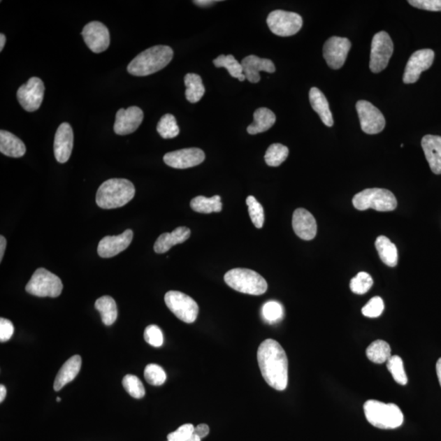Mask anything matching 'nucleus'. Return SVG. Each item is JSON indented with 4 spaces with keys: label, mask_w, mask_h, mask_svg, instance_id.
<instances>
[{
    "label": "nucleus",
    "mask_w": 441,
    "mask_h": 441,
    "mask_svg": "<svg viewBox=\"0 0 441 441\" xmlns=\"http://www.w3.org/2000/svg\"><path fill=\"white\" fill-rule=\"evenodd\" d=\"M258 362L264 380L273 389L284 391L288 386V358L274 339H266L258 350Z\"/></svg>",
    "instance_id": "f257e3e1"
},
{
    "label": "nucleus",
    "mask_w": 441,
    "mask_h": 441,
    "mask_svg": "<svg viewBox=\"0 0 441 441\" xmlns=\"http://www.w3.org/2000/svg\"><path fill=\"white\" fill-rule=\"evenodd\" d=\"M135 192L133 184L127 179H109L101 184L96 192V205L104 210L123 207L133 200Z\"/></svg>",
    "instance_id": "f03ea898"
},
{
    "label": "nucleus",
    "mask_w": 441,
    "mask_h": 441,
    "mask_svg": "<svg viewBox=\"0 0 441 441\" xmlns=\"http://www.w3.org/2000/svg\"><path fill=\"white\" fill-rule=\"evenodd\" d=\"M173 57L171 47L157 45L140 52L129 63L127 70L135 76H147L164 69Z\"/></svg>",
    "instance_id": "7ed1b4c3"
},
{
    "label": "nucleus",
    "mask_w": 441,
    "mask_h": 441,
    "mask_svg": "<svg viewBox=\"0 0 441 441\" xmlns=\"http://www.w3.org/2000/svg\"><path fill=\"white\" fill-rule=\"evenodd\" d=\"M363 411L368 421L375 428L395 429L403 424V413L395 404L370 400L363 405Z\"/></svg>",
    "instance_id": "20e7f679"
},
{
    "label": "nucleus",
    "mask_w": 441,
    "mask_h": 441,
    "mask_svg": "<svg viewBox=\"0 0 441 441\" xmlns=\"http://www.w3.org/2000/svg\"><path fill=\"white\" fill-rule=\"evenodd\" d=\"M224 280L231 289L242 294L259 296L268 290V283L263 276L250 269L235 268L227 271Z\"/></svg>",
    "instance_id": "39448f33"
},
{
    "label": "nucleus",
    "mask_w": 441,
    "mask_h": 441,
    "mask_svg": "<svg viewBox=\"0 0 441 441\" xmlns=\"http://www.w3.org/2000/svg\"><path fill=\"white\" fill-rule=\"evenodd\" d=\"M352 203L356 210L361 211L373 208L377 211L389 212L397 207L394 194L382 188L366 189L354 196Z\"/></svg>",
    "instance_id": "423d86ee"
},
{
    "label": "nucleus",
    "mask_w": 441,
    "mask_h": 441,
    "mask_svg": "<svg viewBox=\"0 0 441 441\" xmlns=\"http://www.w3.org/2000/svg\"><path fill=\"white\" fill-rule=\"evenodd\" d=\"M62 289L61 279L45 268L37 269L26 286L28 294L41 298H57L60 296Z\"/></svg>",
    "instance_id": "0eeeda50"
},
{
    "label": "nucleus",
    "mask_w": 441,
    "mask_h": 441,
    "mask_svg": "<svg viewBox=\"0 0 441 441\" xmlns=\"http://www.w3.org/2000/svg\"><path fill=\"white\" fill-rule=\"evenodd\" d=\"M166 306L182 321L191 324L196 321L198 306L195 300L178 291H169L164 296Z\"/></svg>",
    "instance_id": "6e6552de"
},
{
    "label": "nucleus",
    "mask_w": 441,
    "mask_h": 441,
    "mask_svg": "<svg viewBox=\"0 0 441 441\" xmlns=\"http://www.w3.org/2000/svg\"><path fill=\"white\" fill-rule=\"evenodd\" d=\"M266 22L275 35L288 37L296 35L301 30L303 21L296 13L275 10L269 14Z\"/></svg>",
    "instance_id": "1a4fd4ad"
},
{
    "label": "nucleus",
    "mask_w": 441,
    "mask_h": 441,
    "mask_svg": "<svg viewBox=\"0 0 441 441\" xmlns=\"http://www.w3.org/2000/svg\"><path fill=\"white\" fill-rule=\"evenodd\" d=\"M393 42L385 31L377 33L371 45L370 68L372 72L379 73L386 69L393 53Z\"/></svg>",
    "instance_id": "9d476101"
},
{
    "label": "nucleus",
    "mask_w": 441,
    "mask_h": 441,
    "mask_svg": "<svg viewBox=\"0 0 441 441\" xmlns=\"http://www.w3.org/2000/svg\"><path fill=\"white\" fill-rule=\"evenodd\" d=\"M356 110L363 132L367 134H377L384 129L386 120L384 115L370 101H359L356 103Z\"/></svg>",
    "instance_id": "9b49d317"
},
{
    "label": "nucleus",
    "mask_w": 441,
    "mask_h": 441,
    "mask_svg": "<svg viewBox=\"0 0 441 441\" xmlns=\"http://www.w3.org/2000/svg\"><path fill=\"white\" fill-rule=\"evenodd\" d=\"M45 85L38 77H32L18 89L17 98L22 108L29 113L41 108L45 94Z\"/></svg>",
    "instance_id": "f8f14e48"
},
{
    "label": "nucleus",
    "mask_w": 441,
    "mask_h": 441,
    "mask_svg": "<svg viewBox=\"0 0 441 441\" xmlns=\"http://www.w3.org/2000/svg\"><path fill=\"white\" fill-rule=\"evenodd\" d=\"M352 43L347 38L333 36L324 43V58L333 70L340 69L345 63Z\"/></svg>",
    "instance_id": "ddd939ff"
},
{
    "label": "nucleus",
    "mask_w": 441,
    "mask_h": 441,
    "mask_svg": "<svg viewBox=\"0 0 441 441\" xmlns=\"http://www.w3.org/2000/svg\"><path fill=\"white\" fill-rule=\"evenodd\" d=\"M435 52L431 50H421L411 55L405 67L403 80L405 84H414L418 81L424 71L433 66Z\"/></svg>",
    "instance_id": "4468645a"
},
{
    "label": "nucleus",
    "mask_w": 441,
    "mask_h": 441,
    "mask_svg": "<svg viewBox=\"0 0 441 441\" xmlns=\"http://www.w3.org/2000/svg\"><path fill=\"white\" fill-rule=\"evenodd\" d=\"M81 35L87 46L95 53L103 52L110 46V32L103 23L92 22L87 24Z\"/></svg>",
    "instance_id": "2eb2a0df"
},
{
    "label": "nucleus",
    "mask_w": 441,
    "mask_h": 441,
    "mask_svg": "<svg viewBox=\"0 0 441 441\" xmlns=\"http://www.w3.org/2000/svg\"><path fill=\"white\" fill-rule=\"evenodd\" d=\"M205 154L201 149L185 148L164 154V161L169 167L185 169L198 166L205 161Z\"/></svg>",
    "instance_id": "dca6fc26"
},
{
    "label": "nucleus",
    "mask_w": 441,
    "mask_h": 441,
    "mask_svg": "<svg viewBox=\"0 0 441 441\" xmlns=\"http://www.w3.org/2000/svg\"><path fill=\"white\" fill-rule=\"evenodd\" d=\"M143 111L138 106H130L127 110L121 108L116 113L114 131L118 135L133 133L142 124Z\"/></svg>",
    "instance_id": "f3484780"
},
{
    "label": "nucleus",
    "mask_w": 441,
    "mask_h": 441,
    "mask_svg": "<svg viewBox=\"0 0 441 441\" xmlns=\"http://www.w3.org/2000/svg\"><path fill=\"white\" fill-rule=\"evenodd\" d=\"M133 238V232L130 229L126 230L119 236H106L99 242L98 254L103 259L113 258L128 249Z\"/></svg>",
    "instance_id": "a211bd4d"
},
{
    "label": "nucleus",
    "mask_w": 441,
    "mask_h": 441,
    "mask_svg": "<svg viewBox=\"0 0 441 441\" xmlns=\"http://www.w3.org/2000/svg\"><path fill=\"white\" fill-rule=\"evenodd\" d=\"M74 144V133L71 126L62 123L58 127L55 138V156L57 161L64 164L69 161Z\"/></svg>",
    "instance_id": "6ab92c4d"
},
{
    "label": "nucleus",
    "mask_w": 441,
    "mask_h": 441,
    "mask_svg": "<svg viewBox=\"0 0 441 441\" xmlns=\"http://www.w3.org/2000/svg\"><path fill=\"white\" fill-rule=\"evenodd\" d=\"M293 229L299 238L312 240L317 233V221L311 212L305 208H298L293 215Z\"/></svg>",
    "instance_id": "aec40b11"
},
{
    "label": "nucleus",
    "mask_w": 441,
    "mask_h": 441,
    "mask_svg": "<svg viewBox=\"0 0 441 441\" xmlns=\"http://www.w3.org/2000/svg\"><path fill=\"white\" fill-rule=\"evenodd\" d=\"M242 67H243L244 74L246 79L250 83H259L261 80L259 73L265 71L268 73H274L275 66L273 61L266 59V58H260L255 55H250L244 58L241 62Z\"/></svg>",
    "instance_id": "412c9836"
},
{
    "label": "nucleus",
    "mask_w": 441,
    "mask_h": 441,
    "mask_svg": "<svg viewBox=\"0 0 441 441\" xmlns=\"http://www.w3.org/2000/svg\"><path fill=\"white\" fill-rule=\"evenodd\" d=\"M426 161L431 171L435 174H441V137L435 135H426L421 139Z\"/></svg>",
    "instance_id": "4be33fe9"
},
{
    "label": "nucleus",
    "mask_w": 441,
    "mask_h": 441,
    "mask_svg": "<svg viewBox=\"0 0 441 441\" xmlns=\"http://www.w3.org/2000/svg\"><path fill=\"white\" fill-rule=\"evenodd\" d=\"M191 236V230L186 226H179L171 233H164L159 236L154 245L157 254L166 253L173 246L184 243Z\"/></svg>",
    "instance_id": "5701e85b"
},
{
    "label": "nucleus",
    "mask_w": 441,
    "mask_h": 441,
    "mask_svg": "<svg viewBox=\"0 0 441 441\" xmlns=\"http://www.w3.org/2000/svg\"><path fill=\"white\" fill-rule=\"evenodd\" d=\"M82 365V359L80 356H72L62 366L53 384V389L56 391H60L67 384L74 380L78 375Z\"/></svg>",
    "instance_id": "b1692460"
},
{
    "label": "nucleus",
    "mask_w": 441,
    "mask_h": 441,
    "mask_svg": "<svg viewBox=\"0 0 441 441\" xmlns=\"http://www.w3.org/2000/svg\"><path fill=\"white\" fill-rule=\"evenodd\" d=\"M26 145L20 138L6 130L0 131V152L13 158H20L25 154Z\"/></svg>",
    "instance_id": "393cba45"
},
{
    "label": "nucleus",
    "mask_w": 441,
    "mask_h": 441,
    "mask_svg": "<svg viewBox=\"0 0 441 441\" xmlns=\"http://www.w3.org/2000/svg\"><path fill=\"white\" fill-rule=\"evenodd\" d=\"M310 103L312 108L321 117L322 122L332 127L333 125V115L329 109L328 101L322 92L317 88H312L309 93Z\"/></svg>",
    "instance_id": "a878e982"
},
{
    "label": "nucleus",
    "mask_w": 441,
    "mask_h": 441,
    "mask_svg": "<svg viewBox=\"0 0 441 441\" xmlns=\"http://www.w3.org/2000/svg\"><path fill=\"white\" fill-rule=\"evenodd\" d=\"M254 123L247 129L251 135L266 132L275 123V115L268 108H261L256 110L254 115Z\"/></svg>",
    "instance_id": "bb28decb"
},
{
    "label": "nucleus",
    "mask_w": 441,
    "mask_h": 441,
    "mask_svg": "<svg viewBox=\"0 0 441 441\" xmlns=\"http://www.w3.org/2000/svg\"><path fill=\"white\" fill-rule=\"evenodd\" d=\"M375 247L382 263L394 268L398 263V251L394 243L384 236L377 237Z\"/></svg>",
    "instance_id": "cd10ccee"
},
{
    "label": "nucleus",
    "mask_w": 441,
    "mask_h": 441,
    "mask_svg": "<svg viewBox=\"0 0 441 441\" xmlns=\"http://www.w3.org/2000/svg\"><path fill=\"white\" fill-rule=\"evenodd\" d=\"M95 308L100 312L101 321L105 326H111L117 319V306L115 300L110 296H103L96 300Z\"/></svg>",
    "instance_id": "c85d7f7f"
},
{
    "label": "nucleus",
    "mask_w": 441,
    "mask_h": 441,
    "mask_svg": "<svg viewBox=\"0 0 441 441\" xmlns=\"http://www.w3.org/2000/svg\"><path fill=\"white\" fill-rule=\"evenodd\" d=\"M186 99L191 103H196L203 98L205 93V86L203 85L200 75L196 74H187L185 76Z\"/></svg>",
    "instance_id": "c756f323"
},
{
    "label": "nucleus",
    "mask_w": 441,
    "mask_h": 441,
    "mask_svg": "<svg viewBox=\"0 0 441 441\" xmlns=\"http://www.w3.org/2000/svg\"><path fill=\"white\" fill-rule=\"evenodd\" d=\"M191 207L195 212L207 213V215L212 212H219L222 208L221 197L219 196H215L211 198L197 196L191 201Z\"/></svg>",
    "instance_id": "7c9ffc66"
},
{
    "label": "nucleus",
    "mask_w": 441,
    "mask_h": 441,
    "mask_svg": "<svg viewBox=\"0 0 441 441\" xmlns=\"http://www.w3.org/2000/svg\"><path fill=\"white\" fill-rule=\"evenodd\" d=\"M368 359L375 363L387 362L391 356V350L389 343L384 340L372 342L366 350Z\"/></svg>",
    "instance_id": "2f4dec72"
},
{
    "label": "nucleus",
    "mask_w": 441,
    "mask_h": 441,
    "mask_svg": "<svg viewBox=\"0 0 441 441\" xmlns=\"http://www.w3.org/2000/svg\"><path fill=\"white\" fill-rule=\"evenodd\" d=\"M289 157V149L280 143L270 145L265 154L266 164L270 167H278Z\"/></svg>",
    "instance_id": "473e14b6"
},
{
    "label": "nucleus",
    "mask_w": 441,
    "mask_h": 441,
    "mask_svg": "<svg viewBox=\"0 0 441 441\" xmlns=\"http://www.w3.org/2000/svg\"><path fill=\"white\" fill-rule=\"evenodd\" d=\"M157 132L164 139L176 138L180 132L176 118L171 114L163 116L157 124Z\"/></svg>",
    "instance_id": "72a5a7b5"
},
{
    "label": "nucleus",
    "mask_w": 441,
    "mask_h": 441,
    "mask_svg": "<svg viewBox=\"0 0 441 441\" xmlns=\"http://www.w3.org/2000/svg\"><path fill=\"white\" fill-rule=\"evenodd\" d=\"M213 64L217 68L224 67L233 78L239 79L244 74L241 62L237 61L233 55H220L213 60Z\"/></svg>",
    "instance_id": "f704fd0d"
},
{
    "label": "nucleus",
    "mask_w": 441,
    "mask_h": 441,
    "mask_svg": "<svg viewBox=\"0 0 441 441\" xmlns=\"http://www.w3.org/2000/svg\"><path fill=\"white\" fill-rule=\"evenodd\" d=\"M386 367L394 380L400 385H406L408 382V377L404 369V363L398 356H391L386 362Z\"/></svg>",
    "instance_id": "c9c22d12"
},
{
    "label": "nucleus",
    "mask_w": 441,
    "mask_h": 441,
    "mask_svg": "<svg viewBox=\"0 0 441 441\" xmlns=\"http://www.w3.org/2000/svg\"><path fill=\"white\" fill-rule=\"evenodd\" d=\"M246 203L249 208L252 222H253L256 229H261L263 226L265 222L263 207L253 196H250L246 198Z\"/></svg>",
    "instance_id": "e433bc0d"
},
{
    "label": "nucleus",
    "mask_w": 441,
    "mask_h": 441,
    "mask_svg": "<svg viewBox=\"0 0 441 441\" xmlns=\"http://www.w3.org/2000/svg\"><path fill=\"white\" fill-rule=\"evenodd\" d=\"M144 377L145 381L153 386H161L167 379L163 368L156 363H150L145 368Z\"/></svg>",
    "instance_id": "4c0bfd02"
},
{
    "label": "nucleus",
    "mask_w": 441,
    "mask_h": 441,
    "mask_svg": "<svg viewBox=\"0 0 441 441\" xmlns=\"http://www.w3.org/2000/svg\"><path fill=\"white\" fill-rule=\"evenodd\" d=\"M126 391L136 399H140L145 394V387L137 376L128 375L124 376L122 382Z\"/></svg>",
    "instance_id": "58836bf2"
},
{
    "label": "nucleus",
    "mask_w": 441,
    "mask_h": 441,
    "mask_svg": "<svg viewBox=\"0 0 441 441\" xmlns=\"http://www.w3.org/2000/svg\"><path fill=\"white\" fill-rule=\"evenodd\" d=\"M373 284H374V280L370 275L360 273L352 279L350 288L354 294H365L372 288Z\"/></svg>",
    "instance_id": "ea45409f"
},
{
    "label": "nucleus",
    "mask_w": 441,
    "mask_h": 441,
    "mask_svg": "<svg viewBox=\"0 0 441 441\" xmlns=\"http://www.w3.org/2000/svg\"><path fill=\"white\" fill-rule=\"evenodd\" d=\"M263 317L270 324H275L283 317L284 311L281 305L275 301L266 303L263 308Z\"/></svg>",
    "instance_id": "a19ab883"
},
{
    "label": "nucleus",
    "mask_w": 441,
    "mask_h": 441,
    "mask_svg": "<svg viewBox=\"0 0 441 441\" xmlns=\"http://www.w3.org/2000/svg\"><path fill=\"white\" fill-rule=\"evenodd\" d=\"M384 311V303L380 297H375L370 300L362 308L363 316L369 318H377Z\"/></svg>",
    "instance_id": "79ce46f5"
},
{
    "label": "nucleus",
    "mask_w": 441,
    "mask_h": 441,
    "mask_svg": "<svg viewBox=\"0 0 441 441\" xmlns=\"http://www.w3.org/2000/svg\"><path fill=\"white\" fill-rule=\"evenodd\" d=\"M145 341L154 347H161L164 342V337L161 329L157 326L152 324L145 329Z\"/></svg>",
    "instance_id": "37998d69"
},
{
    "label": "nucleus",
    "mask_w": 441,
    "mask_h": 441,
    "mask_svg": "<svg viewBox=\"0 0 441 441\" xmlns=\"http://www.w3.org/2000/svg\"><path fill=\"white\" fill-rule=\"evenodd\" d=\"M195 428L191 424H184L177 431L168 434L167 436L168 441H187L193 435Z\"/></svg>",
    "instance_id": "c03bdc74"
},
{
    "label": "nucleus",
    "mask_w": 441,
    "mask_h": 441,
    "mask_svg": "<svg viewBox=\"0 0 441 441\" xmlns=\"http://www.w3.org/2000/svg\"><path fill=\"white\" fill-rule=\"evenodd\" d=\"M410 6L431 12L441 11V0H410Z\"/></svg>",
    "instance_id": "a18cd8bd"
},
{
    "label": "nucleus",
    "mask_w": 441,
    "mask_h": 441,
    "mask_svg": "<svg viewBox=\"0 0 441 441\" xmlns=\"http://www.w3.org/2000/svg\"><path fill=\"white\" fill-rule=\"evenodd\" d=\"M14 333L13 324L7 319H0V341L7 342L10 339Z\"/></svg>",
    "instance_id": "49530a36"
},
{
    "label": "nucleus",
    "mask_w": 441,
    "mask_h": 441,
    "mask_svg": "<svg viewBox=\"0 0 441 441\" xmlns=\"http://www.w3.org/2000/svg\"><path fill=\"white\" fill-rule=\"evenodd\" d=\"M194 433L196 434L198 436H200L201 439L205 438V436H207L208 433H210V428H208V426L206 424L198 425L196 428H195V431H194Z\"/></svg>",
    "instance_id": "de8ad7c7"
},
{
    "label": "nucleus",
    "mask_w": 441,
    "mask_h": 441,
    "mask_svg": "<svg viewBox=\"0 0 441 441\" xmlns=\"http://www.w3.org/2000/svg\"><path fill=\"white\" fill-rule=\"evenodd\" d=\"M7 241L6 237L0 236V261H3L4 252H6Z\"/></svg>",
    "instance_id": "09e8293b"
},
{
    "label": "nucleus",
    "mask_w": 441,
    "mask_h": 441,
    "mask_svg": "<svg viewBox=\"0 0 441 441\" xmlns=\"http://www.w3.org/2000/svg\"><path fill=\"white\" fill-rule=\"evenodd\" d=\"M217 2L218 1H213V0H196V1H194V3H196L198 6L207 7L212 6V4Z\"/></svg>",
    "instance_id": "8fccbe9b"
},
{
    "label": "nucleus",
    "mask_w": 441,
    "mask_h": 441,
    "mask_svg": "<svg viewBox=\"0 0 441 441\" xmlns=\"http://www.w3.org/2000/svg\"><path fill=\"white\" fill-rule=\"evenodd\" d=\"M7 395L6 387L3 385L0 386V402H3L6 399Z\"/></svg>",
    "instance_id": "3c124183"
},
{
    "label": "nucleus",
    "mask_w": 441,
    "mask_h": 441,
    "mask_svg": "<svg viewBox=\"0 0 441 441\" xmlns=\"http://www.w3.org/2000/svg\"><path fill=\"white\" fill-rule=\"evenodd\" d=\"M436 374H438L439 382L441 386V358L436 363Z\"/></svg>",
    "instance_id": "603ef678"
},
{
    "label": "nucleus",
    "mask_w": 441,
    "mask_h": 441,
    "mask_svg": "<svg viewBox=\"0 0 441 441\" xmlns=\"http://www.w3.org/2000/svg\"><path fill=\"white\" fill-rule=\"evenodd\" d=\"M6 37L3 34H1V35H0V51H3L4 46H6Z\"/></svg>",
    "instance_id": "864d4df0"
},
{
    "label": "nucleus",
    "mask_w": 441,
    "mask_h": 441,
    "mask_svg": "<svg viewBox=\"0 0 441 441\" xmlns=\"http://www.w3.org/2000/svg\"><path fill=\"white\" fill-rule=\"evenodd\" d=\"M187 441H201V438L200 436H198L196 434L193 433L190 438H189Z\"/></svg>",
    "instance_id": "5fc2aeb1"
},
{
    "label": "nucleus",
    "mask_w": 441,
    "mask_h": 441,
    "mask_svg": "<svg viewBox=\"0 0 441 441\" xmlns=\"http://www.w3.org/2000/svg\"><path fill=\"white\" fill-rule=\"evenodd\" d=\"M246 79L245 74L242 75L238 79L240 82H243Z\"/></svg>",
    "instance_id": "6e6d98bb"
},
{
    "label": "nucleus",
    "mask_w": 441,
    "mask_h": 441,
    "mask_svg": "<svg viewBox=\"0 0 441 441\" xmlns=\"http://www.w3.org/2000/svg\"><path fill=\"white\" fill-rule=\"evenodd\" d=\"M57 402H60V401H61V398H60V397H57Z\"/></svg>",
    "instance_id": "4d7b16f0"
},
{
    "label": "nucleus",
    "mask_w": 441,
    "mask_h": 441,
    "mask_svg": "<svg viewBox=\"0 0 441 441\" xmlns=\"http://www.w3.org/2000/svg\"></svg>",
    "instance_id": "13d9d810"
}]
</instances>
